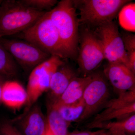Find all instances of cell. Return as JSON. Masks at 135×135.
Instances as JSON below:
<instances>
[{
	"mask_svg": "<svg viewBox=\"0 0 135 135\" xmlns=\"http://www.w3.org/2000/svg\"><path fill=\"white\" fill-rule=\"evenodd\" d=\"M48 12L68 58H75L78 50L79 22L73 1L62 0Z\"/></svg>",
	"mask_w": 135,
	"mask_h": 135,
	"instance_id": "6da1fadb",
	"label": "cell"
},
{
	"mask_svg": "<svg viewBox=\"0 0 135 135\" xmlns=\"http://www.w3.org/2000/svg\"><path fill=\"white\" fill-rule=\"evenodd\" d=\"M46 12L28 7L19 1H2L0 7V38L22 32Z\"/></svg>",
	"mask_w": 135,
	"mask_h": 135,
	"instance_id": "7a4b0ae2",
	"label": "cell"
},
{
	"mask_svg": "<svg viewBox=\"0 0 135 135\" xmlns=\"http://www.w3.org/2000/svg\"><path fill=\"white\" fill-rule=\"evenodd\" d=\"M19 33L23 40L33 44L50 56L68 58L57 29L48 11L32 26Z\"/></svg>",
	"mask_w": 135,
	"mask_h": 135,
	"instance_id": "3957f363",
	"label": "cell"
},
{
	"mask_svg": "<svg viewBox=\"0 0 135 135\" xmlns=\"http://www.w3.org/2000/svg\"><path fill=\"white\" fill-rule=\"evenodd\" d=\"M80 11L79 22L98 27L113 21L122 8L130 2L127 0L73 1Z\"/></svg>",
	"mask_w": 135,
	"mask_h": 135,
	"instance_id": "277c9868",
	"label": "cell"
},
{
	"mask_svg": "<svg viewBox=\"0 0 135 135\" xmlns=\"http://www.w3.org/2000/svg\"><path fill=\"white\" fill-rule=\"evenodd\" d=\"M65 63L57 56H51L32 70L28 79L26 107L23 113L31 109L44 92L49 90L51 77Z\"/></svg>",
	"mask_w": 135,
	"mask_h": 135,
	"instance_id": "5b68a950",
	"label": "cell"
},
{
	"mask_svg": "<svg viewBox=\"0 0 135 135\" xmlns=\"http://www.w3.org/2000/svg\"><path fill=\"white\" fill-rule=\"evenodd\" d=\"M0 44L17 64L26 71H32L51 56L33 44L23 40L0 38Z\"/></svg>",
	"mask_w": 135,
	"mask_h": 135,
	"instance_id": "8992f818",
	"label": "cell"
},
{
	"mask_svg": "<svg viewBox=\"0 0 135 135\" xmlns=\"http://www.w3.org/2000/svg\"><path fill=\"white\" fill-rule=\"evenodd\" d=\"M104 110L97 114L86 125L88 129L99 123L126 119L135 114V90L119 94L117 98L108 100L103 107Z\"/></svg>",
	"mask_w": 135,
	"mask_h": 135,
	"instance_id": "52a82bcc",
	"label": "cell"
},
{
	"mask_svg": "<svg viewBox=\"0 0 135 135\" xmlns=\"http://www.w3.org/2000/svg\"><path fill=\"white\" fill-rule=\"evenodd\" d=\"M98 32L105 59L109 63H120L128 68L127 55L117 25L113 21L105 23L98 27Z\"/></svg>",
	"mask_w": 135,
	"mask_h": 135,
	"instance_id": "ba28073f",
	"label": "cell"
},
{
	"mask_svg": "<svg viewBox=\"0 0 135 135\" xmlns=\"http://www.w3.org/2000/svg\"><path fill=\"white\" fill-rule=\"evenodd\" d=\"M91 76V80L83 93L84 111L77 121L78 123L86 120L94 115L109 100V86L103 75L95 74Z\"/></svg>",
	"mask_w": 135,
	"mask_h": 135,
	"instance_id": "9c48e42d",
	"label": "cell"
},
{
	"mask_svg": "<svg viewBox=\"0 0 135 135\" xmlns=\"http://www.w3.org/2000/svg\"><path fill=\"white\" fill-rule=\"evenodd\" d=\"M105 59L102 45L98 38L88 30L83 33L78 62L84 77L97 68Z\"/></svg>",
	"mask_w": 135,
	"mask_h": 135,
	"instance_id": "30bf717a",
	"label": "cell"
},
{
	"mask_svg": "<svg viewBox=\"0 0 135 135\" xmlns=\"http://www.w3.org/2000/svg\"><path fill=\"white\" fill-rule=\"evenodd\" d=\"M22 135H42L47 128V118L39 105L9 121Z\"/></svg>",
	"mask_w": 135,
	"mask_h": 135,
	"instance_id": "8fae6325",
	"label": "cell"
},
{
	"mask_svg": "<svg viewBox=\"0 0 135 135\" xmlns=\"http://www.w3.org/2000/svg\"><path fill=\"white\" fill-rule=\"evenodd\" d=\"M104 74L118 94L135 90V74L123 64L108 63Z\"/></svg>",
	"mask_w": 135,
	"mask_h": 135,
	"instance_id": "7c38bea8",
	"label": "cell"
},
{
	"mask_svg": "<svg viewBox=\"0 0 135 135\" xmlns=\"http://www.w3.org/2000/svg\"><path fill=\"white\" fill-rule=\"evenodd\" d=\"M92 76L76 77L73 79L66 89L59 98L48 103L55 107L71 104L82 99L85 88L91 80Z\"/></svg>",
	"mask_w": 135,
	"mask_h": 135,
	"instance_id": "4fadbf2b",
	"label": "cell"
},
{
	"mask_svg": "<svg viewBox=\"0 0 135 135\" xmlns=\"http://www.w3.org/2000/svg\"><path fill=\"white\" fill-rule=\"evenodd\" d=\"M76 77V73L65 64L59 68L51 80L49 89L50 91V100L49 103H52L58 99L73 79Z\"/></svg>",
	"mask_w": 135,
	"mask_h": 135,
	"instance_id": "5bb4252c",
	"label": "cell"
},
{
	"mask_svg": "<svg viewBox=\"0 0 135 135\" xmlns=\"http://www.w3.org/2000/svg\"><path fill=\"white\" fill-rule=\"evenodd\" d=\"M26 90L19 83L7 80L4 83L2 92V102L12 109H18L26 104Z\"/></svg>",
	"mask_w": 135,
	"mask_h": 135,
	"instance_id": "9a60e30c",
	"label": "cell"
},
{
	"mask_svg": "<svg viewBox=\"0 0 135 135\" xmlns=\"http://www.w3.org/2000/svg\"><path fill=\"white\" fill-rule=\"evenodd\" d=\"M110 131L119 135H134L135 133V114L120 120L110 121L99 123L93 127Z\"/></svg>",
	"mask_w": 135,
	"mask_h": 135,
	"instance_id": "2e32d148",
	"label": "cell"
},
{
	"mask_svg": "<svg viewBox=\"0 0 135 135\" xmlns=\"http://www.w3.org/2000/svg\"><path fill=\"white\" fill-rule=\"evenodd\" d=\"M46 118L48 127L54 135H68V128L70 124L61 117L57 109L49 103Z\"/></svg>",
	"mask_w": 135,
	"mask_h": 135,
	"instance_id": "e0dca14e",
	"label": "cell"
},
{
	"mask_svg": "<svg viewBox=\"0 0 135 135\" xmlns=\"http://www.w3.org/2000/svg\"><path fill=\"white\" fill-rule=\"evenodd\" d=\"M55 108L61 117L70 124L74 122H77L82 115L84 109V101L82 98L74 103Z\"/></svg>",
	"mask_w": 135,
	"mask_h": 135,
	"instance_id": "ac0fdd59",
	"label": "cell"
},
{
	"mask_svg": "<svg viewBox=\"0 0 135 135\" xmlns=\"http://www.w3.org/2000/svg\"><path fill=\"white\" fill-rule=\"evenodd\" d=\"M17 73V64L0 44V74L9 78L15 77Z\"/></svg>",
	"mask_w": 135,
	"mask_h": 135,
	"instance_id": "d6986e66",
	"label": "cell"
},
{
	"mask_svg": "<svg viewBox=\"0 0 135 135\" xmlns=\"http://www.w3.org/2000/svg\"><path fill=\"white\" fill-rule=\"evenodd\" d=\"M119 22L121 27L128 31H135V3H127L119 11Z\"/></svg>",
	"mask_w": 135,
	"mask_h": 135,
	"instance_id": "ffe728a7",
	"label": "cell"
},
{
	"mask_svg": "<svg viewBox=\"0 0 135 135\" xmlns=\"http://www.w3.org/2000/svg\"><path fill=\"white\" fill-rule=\"evenodd\" d=\"M122 38L127 55L128 68L135 74V35L126 33Z\"/></svg>",
	"mask_w": 135,
	"mask_h": 135,
	"instance_id": "44dd1931",
	"label": "cell"
},
{
	"mask_svg": "<svg viewBox=\"0 0 135 135\" xmlns=\"http://www.w3.org/2000/svg\"><path fill=\"white\" fill-rule=\"evenodd\" d=\"M20 2L28 7L40 11L51 10L58 2L56 0H18Z\"/></svg>",
	"mask_w": 135,
	"mask_h": 135,
	"instance_id": "7402d4cb",
	"label": "cell"
},
{
	"mask_svg": "<svg viewBox=\"0 0 135 135\" xmlns=\"http://www.w3.org/2000/svg\"><path fill=\"white\" fill-rule=\"evenodd\" d=\"M0 135H22L8 121L0 124Z\"/></svg>",
	"mask_w": 135,
	"mask_h": 135,
	"instance_id": "603a6c76",
	"label": "cell"
},
{
	"mask_svg": "<svg viewBox=\"0 0 135 135\" xmlns=\"http://www.w3.org/2000/svg\"><path fill=\"white\" fill-rule=\"evenodd\" d=\"M103 129H100L96 131H76L70 133L69 135H99Z\"/></svg>",
	"mask_w": 135,
	"mask_h": 135,
	"instance_id": "cb8c5ba5",
	"label": "cell"
},
{
	"mask_svg": "<svg viewBox=\"0 0 135 135\" xmlns=\"http://www.w3.org/2000/svg\"><path fill=\"white\" fill-rule=\"evenodd\" d=\"M7 79V77L0 74V104L2 103V92L3 86Z\"/></svg>",
	"mask_w": 135,
	"mask_h": 135,
	"instance_id": "d4e9b609",
	"label": "cell"
},
{
	"mask_svg": "<svg viewBox=\"0 0 135 135\" xmlns=\"http://www.w3.org/2000/svg\"><path fill=\"white\" fill-rule=\"evenodd\" d=\"M99 135H119L117 134H114V133H111L110 131H108L107 130H104L103 129V131Z\"/></svg>",
	"mask_w": 135,
	"mask_h": 135,
	"instance_id": "484cf974",
	"label": "cell"
},
{
	"mask_svg": "<svg viewBox=\"0 0 135 135\" xmlns=\"http://www.w3.org/2000/svg\"><path fill=\"white\" fill-rule=\"evenodd\" d=\"M48 126V125H47ZM55 135L54 134H53V133L51 132V131L50 129H49L48 127H47V129L45 132H44V133L43 135Z\"/></svg>",
	"mask_w": 135,
	"mask_h": 135,
	"instance_id": "4316f807",
	"label": "cell"
},
{
	"mask_svg": "<svg viewBox=\"0 0 135 135\" xmlns=\"http://www.w3.org/2000/svg\"><path fill=\"white\" fill-rule=\"evenodd\" d=\"M2 1H1V0H0V7H1V4L2 2Z\"/></svg>",
	"mask_w": 135,
	"mask_h": 135,
	"instance_id": "83f0119b",
	"label": "cell"
}]
</instances>
